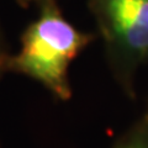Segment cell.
<instances>
[{
	"instance_id": "obj_5",
	"label": "cell",
	"mask_w": 148,
	"mask_h": 148,
	"mask_svg": "<svg viewBox=\"0 0 148 148\" xmlns=\"http://www.w3.org/2000/svg\"><path fill=\"white\" fill-rule=\"evenodd\" d=\"M142 120L146 122V125L148 126V106H147V110H146V112H145V115H143V117H142Z\"/></svg>"
},
{
	"instance_id": "obj_3",
	"label": "cell",
	"mask_w": 148,
	"mask_h": 148,
	"mask_svg": "<svg viewBox=\"0 0 148 148\" xmlns=\"http://www.w3.org/2000/svg\"><path fill=\"white\" fill-rule=\"evenodd\" d=\"M114 148H148V126L141 119L116 142Z\"/></svg>"
},
{
	"instance_id": "obj_4",
	"label": "cell",
	"mask_w": 148,
	"mask_h": 148,
	"mask_svg": "<svg viewBox=\"0 0 148 148\" xmlns=\"http://www.w3.org/2000/svg\"><path fill=\"white\" fill-rule=\"evenodd\" d=\"M6 57H8V54L1 49V47H0V74H1L3 72H6L5 71V61H6Z\"/></svg>"
},
{
	"instance_id": "obj_2",
	"label": "cell",
	"mask_w": 148,
	"mask_h": 148,
	"mask_svg": "<svg viewBox=\"0 0 148 148\" xmlns=\"http://www.w3.org/2000/svg\"><path fill=\"white\" fill-rule=\"evenodd\" d=\"M106 59L123 92L135 96L140 68L148 62V0H88Z\"/></svg>"
},
{
	"instance_id": "obj_1",
	"label": "cell",
	"mask_w": 148,
	"mask_h": 148,
	"mask_svg": "<svg viewBox=\"0 0 148 148\" xmlns=\"http://www.w3.org/2000/svg\"><path fill=\"white\" fill-rule=\"evenodd\" d=\"M37 9V17L21 36V47L8 56L5 71L22 74L40 83L56 99L72 98L69 68L89 46L94 36L69 22L59 0H29Z\"/></svg>"
}]
</instances>
